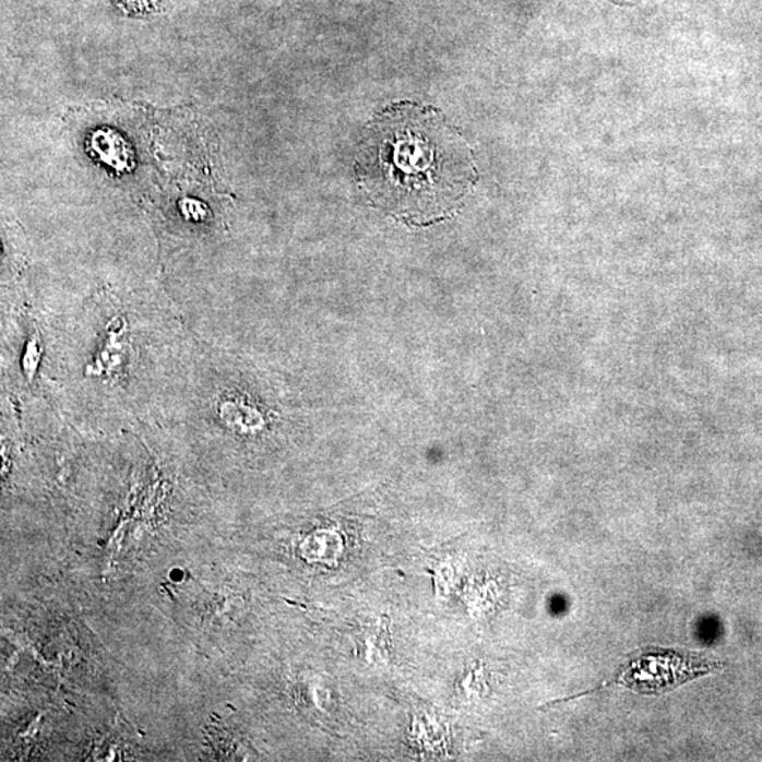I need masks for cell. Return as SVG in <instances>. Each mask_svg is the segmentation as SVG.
Listing matches in <instances>:
<instances>
[{
	"label": "cell",
	"instance_id": "7a4b0ae2",
	"mask_svg": "<svg viewBox=\"0 0 762 762\" xmlns=\"http://www.w3.org/2000/svg\"><path fill=\"white\" fill-rule=\"evenodd\" d=\"M119 8L129 14L156 12L158 0H118Z\"/></svg>",
	"mask_w": 762,
	"mask_h": 762
},
{
	"label": "cell",
	"instance_id": "6da1fadb",
	"mask_svg": "<svg viewBox=\"0 0 762 762\" xmlns=\"http://www.w3.org/2000/svg\"><path fill=\"white\" fill-rule=\"evenodd\" d=\"M355 174L371 205L413 225L445 219L477 180L460 130L439 110L408 100L371 120Z\"/></svg>",
	"mask_w": 762,
	"mask_h": 762
}]
</instances>
